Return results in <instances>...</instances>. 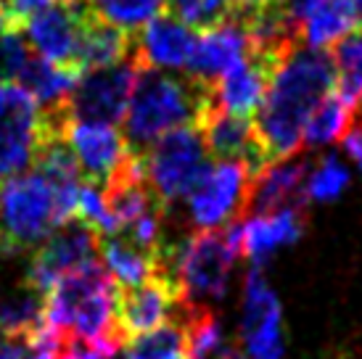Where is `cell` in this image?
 I'll return each instance as SVG.
<instances>
[{"mask_svg":"<svg viewBox=\"0 0 362 359\" xmlns=\"http://www.w3.org/2000/svg\"><path fill=\"white\" fill-rule=\"evenodd\" d=\"M331 90H336L331 53L299 45L272 71L257 130L272 161L291 159L304 146L307 119Z\"/></svg>","mask_w":362,"mask_h":359,"instance_id":"1","label":"cell"},{"mask_svg":"<svg viewBox=\"0 0 362 359\" xmlns=\"http://www.w3.org/2000/svg\"><path fill=\"white\" fill-rule=\"evenodd\" d=\"M209 95L211 88H202L188 77L141 69L124 114V138L130 148L143 153L167 132L196 124L209 103Z\"/></svg>","mask_w":362,"mask_h":359,"instance_id":"2","label":"cell"},{"mask_svg":"<svg viewBox=\"0 0 362 359\" xmlns=\"http://www.w3.org/2000/svg\"><path fill=\"white\" fill-rule=\"evenodd\" d=\"M117 280L109 275L103 261H90L74 269L48 290V328L64 336L85 339L103 346H122L114 317Z\"/></svg>","mask_w":362,"mask_h":359,"instance_id":"3","label":"cell"},{"mask_svg":"<svg viewBox=\"0 0 362 359\" xmlns=\"http://www.w3.org/2000/svg\"><path fill=\"white\" fill-rule=\"evenodd\" d=\"M77 217L66 199L40 172H24L0 182V254H21L42 246L53 233Z\"/></svg>","mask_w":362,"mask_h":359,"instance_id":"4","label":"cell"},{"mask_svg":"<svg viewBox=\"0 0 362 359\" xmlns=\"http://www.w3.org/2000/svg\"><path fill=\"white\" fill-rule=\"evenodd\" d=\"M241 254V222L222 230H196L164 249V272L172 275L188 307H209L228 293L230 272Z\"/></svg>","mask_w":362,"mask_h":359,"instance_id":"5","label":"cell"},{"mask_svg":"<svg viewBox=\"0 0 362 359\" xmlns=\"http://www.w3.org/2000/svg\"><path fill=\"white\" fill-rule=\"evenodd\" d=\"M206 146L196 124H185L167 132L148 151H143V172L156 199L172 209L175 201L185 199L199 182L209 161Z\"/></svg>","mask_w":362,"mask_h":359,"instance_id":"6","label":"cell"},{"mask_svg":"<svg viewBox=\"0 0 362 359\" xmlns=\"http://www.w3.org/2000/svg\"><path fill=\"white\" fill-rule=\"evenodd\" d=\"M254 175L238 161L209 164L188 199V214L199 230L230 228L252 209Z\"/></svg>","mask_w":362,"mask_h":359,"instance_id":"7","label":"cell"},{"mask_svg":"<svg viewBox=\"0 0 362 359\" xmlns=\"http://www.w3.org/2000/svg\"><path fill=\"white\" fill-rule=\"evenodd\" d=\"M45 135L40 106L16 82H0V182L24 175Z\"/></svg>","mask_w":362,"mask_h":359,"instance_id":"8","label":"cell"},{"mask_svg":"<svg viewBox=\"0 0 362 359\" xmlns=\"http://www.w3.org/2000/svg\"><path fill=\"white\" fill-rule=\"evenodd\" d=\"M141 69V61L132 53L130 59L119 61L114 66L90 69L80 74V80H77L69 100H66L69 119L101 122V124L124 119Z\"/></svg>","mask_w":362,"mask_h":359,"instance_id":"9","label":"cell"},{"mask_svg":"<svg viewBox=\"0 0 362 359\" xmlns=\"http://www.w3.org/2000/svg\"><path fill=\"white\" fill-rule=\"evenodd\" d=\"M177 310H180V290L167 272H156L153 278L143 280L138 286L117 288L114 317L122 343L161 328L167 319L177 314Z\"/></svg>","mask_w":362,"mask_h":359,"instance_id":"10","label":"cell"},{"mask_svg":"<svg viewBox=\"0 0 362 359\" xmlns=\"http://www.w3.org/2000/svg\"><path fill=\"white\" fill-rule=\"evenodd\" d=\"M98 246H101V235L90 225L74 217V220L64 222L51 238L35 249L24 278L30 280L35 288L48 293L64 275L95 261Z\"/></svg>","mask_w":362,"mask_h":359,"instance_id":"11","label":"cell"},{"mask_svg":"<svg viewBox=\"0 0 362 359\" xmlns=\"http://www.w3.org/2000/svg\"><path fill=\"white\" fill-rule=\"evenodd\" d=\"M85 19L88 8L82 0H53L51 6L40 8L24 21V37L35 50V56L80 71L77 50H80Z\"/></svg>","mask_w":362,"mask_h":359,"instance_id":"12","label":"cell"},{"mask_svg":"<svg viewBox=\"0 0 362 359\" xmlns=\"http://www.w3.org/2000/svg\"><path fill=\"white\" fill-rule=\"evenodd\" d=\"M241 341L246 359H283L286 339H283L281 301L259 267H252L243 288Z\"/></svg>","mask_w":362,"mask_h":359,"instance_id":"13","label":"cell"},{"mask_svg":"<svg viewBox=\"0 0 362 359\" xmlns=\"http://www.w3.org/2000/svg\"><path fill=\"white\" fill-rule=\"evenodd\" d=\"M196 127L202 132L206 151L217 161H238L243 167H249L254 177H259L272 164L270 153L262 143L259 130H257V122L211 109V95L206 109L196 122Z\"/></svg>","mask_w":362,"mask_h":359,"instance_id":"14","label":"cell"},{"mask_svg":"<svg viewBox=\"0 0 362 359\" xmlns=\"http://www.w3.org/2000/svg\"><path fill=\"white\" fill-rule=\"evenodd\" d=\"M66 143L77 159L80 175H85L88 182H95L101 188H106L135 156L124 132H119L111 124H101V122L69 119Z\"/></svg>","mask_w":362,"mask_h":359,"instance_id":"15","label":"cell"},{"mask_svg":"<svg viewBox=\"0 0 362 359\" xmlns=\"http://www.w3.org/2000/svg\"><path fill=\"white\" fill-rule=\"evenodd\" d=\"M249 53H252L249 35H246L241 21L230 16L228 21H222L211 30H204L196 37L191 59L185 64V71H188L185 77L202 88H214Z\"/></svg>","mask_w":362,"mask_h":359,"instance_id":"16","label":"cell"},{"mask_svg":"<svg viewBox=\"0 0 362 359\" xmlns=\"http://www.w3.org/2000/svg\"><path fill=\"white\" fill-rule=\"evenodd\" d=\"M275 69H278L275 61L264 59L259 53H249L235 69L228 71L211 88V109L252 119L254 114H259L262 103H264Z\"/></svg>","mask_w":362,"mask_h":359,"instance_id":"17","label":"cell"},{"mask_svg":"<svg viewBox=\"0 0 362 359\" xmlns=\"http://www.w3.org/2000/svg\"><path fill=\"white\" fill-rule=\"evenodd\" d=\"M196 45V32L175 13H161L135 35V56L143 69H182Z\"/></svg>","mask_w":362,"mask_h":359,"instance_id":"18","label":"cell"},{"mask_svg":"<svg viewBox=\"0 0 362 359\" xmlns=\"http://www.w3.org/2000/svg\"><path fill=\"white\" fill-rule=\"evenodd\" d=\"M304 228H307L304 206L257 214L246 225H241V254L249 257L254 267H262L278 249L291 246L302 238Z\"/></svg>","mask_w":362,"mask_h":359,"instance_id":"19","label":"cell"},{"mask_svg":"<svg viewBox=\"0 0 362 359\" xmlns=\"http://www.w3.org/2000/svg\"><path fill=\"white\" fill-rule=\"evenodd\" d=\"M307 175H310V164L304 159L272 161L259 177H254L252 209L249 211L272 214V211L288 209V206H304Z\"/></svg>","mask_w":362,"mask_h":359,"instance_id":"20","label":"cell"},{"mask_svg":"<svg viewBox=\"0 0 362 359\" xmlns=\"http://www.w3.org/2000/svg\"><path fill=\"white\" fill-rule=\"evenodd\" d=\"M45 310L48 293H42L27 278H21L0 293V336L37 339L48 325Z\"/></svg>","mask_w":362,"mask_h":359,"instance_id":"21","label":"cell"},{"mask_svg":"<svg viewBox=\"0 0 362 359\" xmlns=\"http://www.w3.org/2000/svg\"><path fill=\"white\" fill-rule=\"evenodd\" d=\"M135 53V35L122 32L111 27L106 21L95 19L88 11V19L82 27L80 50H77V69L80 74L90 69H103V66H114L119 61L130 59Z\"/></svg>","mask_w":362,"mask_h":359,"instance_id":"22","label":"cell"},{"mask_svg":"<svg viewBox=\"0 0 362 359\" xmlns=\"http://www.w3.org/2000/svg\"><path fill=\"white\" fill-rule=\"evenodd\" d=\"M80 80V71L69 69V66H59L51 61L32 56L24 69L19 71V88H24L32 95V100L40 106V111H61L66 109L71 90Z\"/></svg>","mask_w":362,"mask_h":359,"instance_id":"23","label":"cell"},{"mask_svg":"<svg viewBox=\"0 0 362 359\" xmlns=\"http://www.w3.org/2000/svg\"><path fill=\"white\" fill-rule=\"evenodd\" d=\"M98 251H101L103 267L109 269L111 278L119 283V288L138 286L143 280L153 278L156 272H164V254L141 249L124 235H106V238H101Z\"/></svg>","mask_w":362,"mask_h":359,"instance_id":"24","label":"cell"},{"mask_svg":"<svg viewBox=\"0 0 362 359\" xmlns=\"http://www.w3.org/2000/svg\"><path fill=\"white\" fill-rule=\"evenodd\" d=\"M357 24L352 0H320L312 13L299 27V42L304 48L322 50L328 45H336L344 35H349Z\"/></svg>","mask_w":362,"mask_h":359,"instance_id":"25","label":"cell"},{"mask_svg":"<svg viewBox=\"0 0 362 359\" xmlns=\"http://www.w3.org/2000/svg\"><path fill=\"white\" fill-rule=\"evenodd\" d=\"M352 117H354V106H349L336 90H331L315 106V111H312L310 119H307L304 146L317 148V146H331L336 140H344L349 127H352Z\"/></svg>","mask_w":362,"mask_h":359,"instance_id":"26","label":"cell"},{"mask_svg":"<svg viewBox=\"0 0 362 359\" xmlns=\"http://www.w3.org/2000/svg\"><path fill=\"white\" fill-rule=\"evenodd\" d=\"M95 19L122 32H141L148 21L167 13L170 0H82Z\"/></svg>","mask_w":362,"mask_h":359,"instance_id":"27","label":"cell"},{"mask_svg":"<svg viewBox=\"0 0 362 359\" xmlns=\"http://www.w3.org/2000/svg\"><path fill=\"white\" fill-rule=\"evenodd\" d=\"M333 74H336V93L349 106H357L362 98V27L344 35L331 50Z\"/></svg>","mask_w":362,"mask_h":359,"instance_id":"28","label":"cell"},{"mask_svg":"<svg viewBox=\"0 0 362 359\" xmlns=\"http://www.w3.org/2000/svg\"><path fill=\"white\" fill-rule=\"evenodd\" d=\"M124 359H188V339L180 319L124 343Z\"/></svg>","mask_w":362,"mask_h":359,"instance_id":"29","label":"cell"},{"mask_svg":"<svg viewBox=\"0 0 362 359\" xmlns=\"http://www.w3.org/2000/svg\"><path fill=\"white\" fill-rule=\"evenodd\" d=\"M349 185V170L344 167L339 156H325L317 167L307 175V199L312 201H333L339 199Z\"/></svg>","mask_w":362,"mask_h":359,"instance_id":"30","label":"cell"},{"mask_svg":"<svg viewBox=\"0 0 362 359\" xmlns=\"http://www.w3.org/2000/svg\"><path fill=\"white\" fill-rule=\"evenodd\" d=\"M172 13L193 30H211L233 16V0H170Z\"/></svg>","mask_w":362,"mask_h":359,"instance_id":"31","label":"cell"},{"mask_svg":"<svg viewBox=\"0 0 362 359\" xmlns=\"http://www.w3.org/2000/svg\"><path fill=\"white\" fill-rule=\"evenodd\" d=\"M37 341L21 336H0V359H37Z\"/></svg>","mask_w":362,"mask_h":359,"instance_id":"32","label":"cell"},{"mask_svg":"<svg viewBox=\"0 0 362 359\" xmlns=\"http://www.w3.org/2000/svg\"><path fill=\"white\" fill-rule=\"evenodd\" d=\"M3 3H6V8H8L11 19L16 21V24H24L32 13H37L40 8L51 6L53 0H3Z\"/></svg>","mask_w":362,"mask_h":359,"instance_id":"33","label":"cell"},{"mask_svg":"<svg viewBox=\"0 0 362 359\" xmlns=\"http://www.w3.org/2000/svg\"><path fill=\"white\" fill-rule=\"evenodd\" d=\"M344 148H346V153L357 161V167L362 170V130L360 127H349L346 138H344Z\"/></svg>","mask_w":362,"mask_h":359,"instance_id":"34","label":"cell"},{"mask_svg":"<svg viewBox=\"0 0 362 359\" xmlns=\"http://www.w3.org/2000/svg\"><path fill=\"white\" fill-rule=\"evenodd\" d=\"M270 3L272 0H233V16L241 19V16H249V13L264 8V6H270Z\"/></svg>","mask_w":362,"mask_h":359,"instance_id":"35","label":"cell"},{"mask_svg":"<svg viewBox=\"0 0 362 359\" xmlns=\"http://www.w3.org/2000/svg\"><path fill=\"white\" fill-rule=\"evenodd\" d=\"M16 27H21V24H16V21L11 19L8 8H6V3L0 0V35H6V32L16 30Z\"/></svg>","mask_w":362,"mask_h":359,"instance_id":"36","label":"cell"},{"mask_svg":"<svg viewBox=\"0 0 362 359\" xmlns=\"http://www.w3.org/2000/svg\"><path fill=\"white\" fill-rule=\"evenodd\" d=\"M352 127H360V130H362V106H360V109H354V117H352Z\"/></svg>","mask_w":362,"mask_h":359,"instance_id":"37","label":"cell"},{"mask_svg":"<svg viewBox=\"0 0 362 359\" xmlns=\"http://www.w3.org/2000/svg\"><path fill=\"white\" fill-rule=\"evenodd\" d=\"M354 13H357V21H362V0H352Z\"/></svg>","mask_w":362,"mask_h":359,"instance_id":"38","label":"cell"},{"mask_svg":"<svg viewBox=\"0 0 362 359\" xmlns=\"http://www.w3.org/2000/svg\"><path fill=\"white\" fill-rule=\"evenodd\" d=\"M0 82H3V74H0Z\"/></svg>","mask_w":362,"mask_h":359,"instance_id":"39","label":"cell"},{"mask_svg":"<svg viewBox=\"0 0 362 359\" xmlns=\"http://www.w3.org/2000/svg\"><path fill=\"white\" fill-rule=\"evenodd\" d=\"M114 359H119V357H114Z\"/></svg>","mask_w":362,"mask_h":359,"instance_id":"40","label":"cell"}]
</instances>
